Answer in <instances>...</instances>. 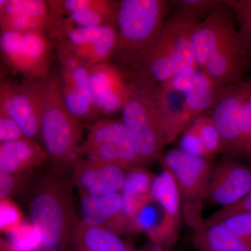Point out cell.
<instances>
[{"label": "cell", "instance_id": "6da1fadb", "mask_svg": "<svg viewBox=\"0 0 251 251\" xmlns=\"http://www.w3.org/2000/svg\"><path fill=\"white\" fill-rule=\"evenodd\" d=\"M27 80L35 94L40 135L48 158L58 171L69 173L82 160V123L68 110L59 88L57 70Z\"/></svg>", "mask_w": 251, "mask_h": 251}, {"label": "cell", "instance_id": "7a4b0ae2", "mask_svg": "<svg viewBox=\"0 0 251 251\" xmlns=\"http://www.w3.org/2000/svg\"><path fill=\"white\" fill-rule=\"evenodd\" d=\"M72 177L53 168L41 178L33 193L30 223L39 237L36 251H69L77 219Z\"/></svg>", "mask_w": 251, "mask_h": 251}, {"label": "cell", "instance_id": "3957f363", "mask_svg": "<svg viewBox=\"0 0 251 251\" xmlns=\"http://www.w3.org/2000/svg\"><path fill=\"white\" fill-rule=\"evenodd\" d=\"M168 1L122 0L117 15V42L110 62L130 81L158 39Z\"/></svg>", "mask_w": 251, "mask_h": 251}, {"label": "cell", "instance_id": "277c9868", "mask_svg": "<svg viewBox=\"0 0 251 251\" xmlns=\"http://www.w3.org/2000/svg\"><path fill=\"white\" fill-rule=\"evenodd\" d=\"M201 22L175 14L166 21L160 35L128 82L157 87L186 67H197L191 50V37Z\"/></svg>", "mask_w": 251, "mask_h": 251}, {"label": "cell", "instance_id": "5b68a950", "mask_svg": "<svg viewBox=\"0 0 251 251\" xmlns=\"http://www.w3.org/2000/svg\"><path fill=\"white\" fill-rule=\"evenodd\" d=\"M155 86L129 82L121 120L144 164L156 159L167 145L166 135L155 100Z\"/></svg>", "mask_w": 251, "mask_h": 251}, {"label": "cell", "instance_id": "8992f818", "mask_svg": "<svg viewBox=\"0 0 251 251\" xmlns=\"http://www.w3.org/2000/svg\"><path fill=\"white\" fill-rule=\"evenodd\" d=\"M163 168L174 176L182 200L181 210L186 224L194 229L204 223L202 201L213 171L211 159L193 156L180 149L168 151L162 157Z\"/></svg>", "mask_w": 251, "mask_h": 251}, {"label": "cell", "instance_id": "52a82bcc", "mask_svg": "<svg viewBox=\"0 0 251 251\" xmlns=\"http://www.w3.org/2000/svg\"><path fill=\"white\" fill-rule=\"evenodd\" d=\"M54 46V57L59 67V88L68 110L81 123L98 121L101 115L91 87V67L64 46L59 44Z\"/></svg>", "mask_w": 251, "mask_h": 251}, {"label": "cell", "instance_id": "ba28073f", "mask_svg": "<svg viewBox=\"0 0 251 251\" xmlns=\"http://www.w3.org/2000/svg\"><path fill=\"white\" fill-rule=\"evenodd\" d=\"M0 47L4 60L25 80L39 78L52 69V41L45 31H1Z\"/></svg>", "mask_w": 251, "mask_h": 251}, {"label": "cell", "instance_id": "9c48e42d", "mask_svg": "<svg viewBox=\"0 0 251 251\" xmlns=\"http://www.w3.org/2000/svg\"><path fill=\"white\" fill-rule=\"evenodd\" d=\"M82 150L86 159L115 165L126 173L145 165L137 154L121 120L103 117L94 122Z\"/></svg>", "mask_w": 251, "mask_h": 251}, {"label": "cell", "instance_id": "30bf717a", "mask_svg": "<svg viewBox=\"0 0 251 251\" xmlns=\"http://www.w3.org/2000/svg\"><path fill=\"white\" fill-rule=\"evenodd\" d=\"M47 2L50 20L46 32L52 42L74 28L117 26L120 1L49 0Z\"/></svg>", "mask_w": 251, "mask_h": 251}, {"label": "cell", "instance_id": "8fae6325", "mask_svg": "<svg viewBox=\"0 0 251 251\" xmlns=\"http://www.w3.org/2000/svg\"><path fill=\"white\" fill-rule=\"evenodd\" d=\"M210 115L223 141V153L239 160L244 140L245 106L240 82L218 91Z\"/></svg>", "mask_w": 251, "mask_h": 251}, {"label": "cell", "instance_id": "7c38bea8", "mask_svg": "<svg viewBox=\"0 0 251 251\" xmlns=\"http://www.w3.org/2000/svg\"><path fill=\"white\" fill-rule=\"evenodd\" d=\"M251 190V166L226 156L213 168L204 199L224 207L239 202Z\"/></svg>", "mask_w": 251, "mask_h": 251}, {"label": "cell", "instance_id": "4fadbf2b", "mask_svg": "<svg viewBox=\"0 0 251 251\" xmlns=\"http://www.w3.org/2000/svg\"><path fill=\"white\" fill-rule=\"evenodd\" d=\"M117 26L77 27L68 31L59 44L90 67L110 62L117 42Z\"/></svg>", "mask_w": 251, "mask_h": 251}, {"label": "cell", "instance_id": "5bb4252c", "mask_svg": "<svg viewBox=\"0 0 251 251\" xmlns=\"http://www.w3.org/2000/svg\"><path fill=\"white\" fill-rule=\"evenodd\" d=\"M234 14L226 4L201 21L193 31L191 50L195 63L202 71L220 46L237 32Z\"/></svg>", "mask_w": 251, "mask_h": 251}, {"label": "cell", "instance_id": "9a60e30c", "mask_svg": "<svg viewBox=\"0 0 251 251\" xmlns=\"http://www.w3.org/2000/svg\"><path fill=\"white\" fill-rule=\"evenodd\" d=\"M0 115L11 117L29 139L39 138L40 115L35 94L25 80L22 83L1 82Z\"/></svg>", "mask_w": 251, "mask_h": 251}, {"label": "cell", "instance_id": "2e32d148", "mask_svg": "<svg viewBox=\"0 0 251 251\" xmlns=\"http://www.w3.org/2000/svg\"><path fill=\"white\" fill-rule=\"evenodd\" d=\"M248 70V50L238 30L216 50L202 72L220 90L242 82Z\"/></svg>", "mask_w": 251, "mask_h": 251}, {"label": "cell", "instance_id": "e0dca14e", "mask_svg": "<svg viewBox=\"0 0 251 251\" xmlns=\"http://www.w3.org/2000/svg\"><path fill=\"white\" fill-rule=\"evenodd\" d=\"M90 83L96 105L101 117L122 112L128 93L129 82L111 62L91 67Z\"/></svg>", "mask_w": 251, "mask_h": 251}, {"label": "cell", "instance_id": "ac0fdd59", "mask_svg": "<svg viewBox=\"0 0 251 251\" xmlns=\"http://www.w3.org/2000/svg\"><path fill=\"white\" fill-rule=\"evenodd\" d=\"M126 173L115 165L82 159L73 170L72 179L81 198L121 192Z\"/></svg>", "mask_w": 251, "mask_h": 251}, {"label": "cell", "instance_id": "d6986e66", "mask_svg": "<svg viewBox=\"0 0 251 251\" xmlns=\"http://www.w3.org/2000/svg\"><path fill=\"white\" fill-rule=\"evenodd\" d=\"M80 198L81 221L85 224L94 227H105L118 234L129 232L128 223L124 215L121 192Z\"/></svg>", "mask_w": 251, "mask_h": 251}, {"label": "cell", "instance_id": "ffe728a7", "mask_svg": "<svg viewBox=\"0 0 251 251\" xmlns=\"http://www.w3.org/2000/svg\"><path fill=\"white\" fill-rule=\"evenodd\" d=\"M153 94L166 133L167 145H169L184 131L192 122L193 117L182 91L161 85L155 87Z\"/></svg>", "mask_w": 251, "mask_h": 251}, {"label": "cell", "instance_id": "44dd1931", "mask_svg": "<svg viewBox=\"0 0 251 251\" xmlns=\"http://www.w3.org/2000/svg\"><path fill=\"white\" fill-rule=\"evenodd\" d=\"M47 158L44 149L34 140L23 138L0 143V171L4 173L31 174Z\"/></svg>", "mask_w": 251, "mask_h": 251}, {"label": "cell", "instance_id": "7402d4cb", "mask_svg": "<svg viewBox=\"0 0 251 251\" xmlns=\"http://www.w3.org/2000/svg\"><path fill=\"white\" fill-rule=\"evenodd\" d=\"M69 251H139L110 229L94 227L77 219Z\"/></svg>", "mask_w": 251, "mask_h": 251}, {"label": "cell", "instance_id": "603a6c76", "mask_svg": "<svg viewBox=\"0 0 251 251\" xmlns=\"http://www.w3.org/2000/svg\"><path fill=\"white\" fill-rule=\"evenodd\" d=\"M155 175L143 168L137 167L126 175L121 191L124 204V215L131 232V224L135 216L153 200L151 189Z\"/></svg>", "mask_w": 251, "mask_h": 251}, {"label": "cell", "instance_id": "cb8c5ba5", "mask_svg": "<svg viewBox=\"0 0 251 251\" xmlns=\"http://www.w3.org/2000/svg\"><path fill=\"white\" fill-rule=\"evenodd\" d=\"M195 248L201 251H251V242L238 237L221 223L195 229Z\"/></svg>", "mask_w": 251, "mask_h": 251}, {"label": "cell", "instance_id": "d4e9b609", "mask_svg": "<svg viewBox=\"0 0 251 251\" xmlns=\"http://www.w3.org/2000/svg\"><path fill=\"white\" fill-rule=\"evenodd\" d=\"M151 193L153 200L163 208L167 218L179 227L181 196L176 180L171 172L163 168V171L155 176Z\"/></svg>", "mask_w": 251, "mask_h": 251}, {"label": "cell", "instance_id": "484cf974", "mask_svg": "<svg viewBox=\"0 0 251 251\" xmlns=\"http://www.w3.org/2000/svg\"><path fill=\"white\" fill-rule=\"evenodd\" d=\"M218 91L205 74L198 69L184 91L186 103L193 120L211 110Z\"/></svg>", "mask_w": 251, "mask_h": 251}, {"label": "cell", "instance_id": "4316f807", "mask_svg": "<svg viewBox=\"0 0 251 251\" xmlns=\"http://www.w3.org/2000/svg\"><path fill=\"white\" fill-rule=\"evenodd\" d=\"M207 152L211 156L223 153V141L211 115L203 114L191 123Z\"/></svg>", "mask_w": 251, "mask_h": 251}, {"label": "cell", "instance_id": "83f0119b", "mask_svg": "<svg viewBox=\"0 0 251 251\" xmlns=\"http://www.w3.org/2000/svg\"><path fill=\"white\" fill-rule=\"evenodd\" d=\"M13 14L50 20L49 4L44 0H1L0 15Z\"/></svg>", "mask_w": 251, "mask_h": 251}, {"label": "cell", "instance_id": "f1b7e54d", "mask_svg": "<svg viewBox=\"0 0 251 251\" xmlns=\"http://www.w3.org/2000/svg\"><path fill=\"white\" fill-rule=\"evenodd\" d=\"M176 10V14L190 19L200 21L226 4V0H174L170 1Z\"/></svg>", "mask_w": 251, "mask_h": 251}, {"label": "cell", "instance_id": "f546056e", "mask_svg": "<svg viewBox=\"0 0 251 251\" xmlns=\"http://www.w3.org/2000/svg\"><path fill=\"white\" fill-rule=\"evenodd\" d=\"M49 21L21 16V15H0V27L1 31H47Z\"/></svg>", "mask_w": 251, "mask_h": 251}, {"label": "cell", "instance_id": "4dcf8cb0", "mask_svg": "<svg viewBox=\"0 0 251 251\" xmlns=\"http://www.w3.org/2000/svg\"><path fill=\"white\" fill-rule=\"evenodd\" d=\"M227 5L240 23L239 35L249 53L251 51V0H227Z\"/></svg>", "mask_w": 251, "mask_h": 251}, {"label": "cell", "instance_id": "1f68e13d", "mask_svg": "<svg viewBox=\"0 0 251 251\" xmlns=\"http://www.w3.org/2000/svg\"><path fill=\"white\" fill-rule=\"evenodd\" d=\"M245 106L244 140L240 158L251 166V80L240 82Z\"/></svg>", "mask_w": 251, "mask_h": 251}, {"label": "cell", "instance_id": "d6a6232c", "mask_svg": "<svg viewBox=\"0 0 251 251\" xmlns=\"http://www.w3.org/2000/svg\"><path fill=\"white\" fill-rule=\"evenodd\" d=\"M23 222L22 211L11 198L0 200V229L1 233L9 234L14 232Z\"/></svg>", "mask_w": 251, "mask_h": 251}, {"label": "cell", "instance_id": "836d02e7", "mask_svg": "<svg viewBox=\"0 0 251 251\" xmlns=\"http://www.w3.org/2000/svg\"><path fill=\"white\" fill-rule=\"evenodd\" d=\"M219 223L238 237L251 242V212L239 213L227 216Z\"/></svg>", "mask_w": 251, "mask_h": 251}, {"label": "cell", "instance_id": "e575fe53", "mask_svg": "<svg viewBox=\"0 0 251 251\" xmlns=\"http://www.w3.org/2000/svg\"><path fill=\"white\" fill-rule=\"evenodd\" d=\"M179 145L180 150L188 154L209 159L212 158L204 148V145L191 124L183 132Z\"/></svg>", "mask_w": 251, "mask_h": 251}, {"label": "cell", "instance_id": "d590c367", "mask_svg": "<svg viewBox=\"0 0 251 251\" xmlns=\"http://www.w3.org/2000/svg\"><path fill=\"white\" fill-rule=\"evenodd\" d=\"M31 174L13 175L0 171V200L11 198L25 186Z\"/></svg>", "mask_w": 251, "mask_h": 251}, {"label": "cell", "instance_id": "8d00e7d4", "mask_svg": "<svg viewBox=\"0 0 251 251\" xmlns=\"http://www.w3.org/2000/svg\"><path fill=\"white\" fill-rule=\"evenodd\" d=\"M243 212H251V190L242 200L233 205L223 207L221 210L204 220L203 224L209 225L221 222L227 216Z\"/></svg>", "mask_w": 251, "mask_h": 251}, {"label": "cell", "instance_id": "74e56055", "mask_svg": "<svg viewBox=\"0 0 251 251\" xmlns=\"http://www.w3.org/2000/svg\"><path fill=\"white\" fill-rule=\"evenodd\" d=\"M27 138L11 117L0 115V143Z\"/></svg>", "mask_w": 251, "mask_h": 251}, {"label": "cell", "instance_id": "f35d334b", "mask_svg": "<svg viewBox=\"0 0 251 251\" xmlns=\"http://www.w3.org/2000/svg\"><path fill=\"white\" fill-rule=\"evenodd\" d=\"M249 59V70L251 71V51L248 53Z\"/></svg>", "mask_w": 251, "mask_h": 251}]
</instances>
